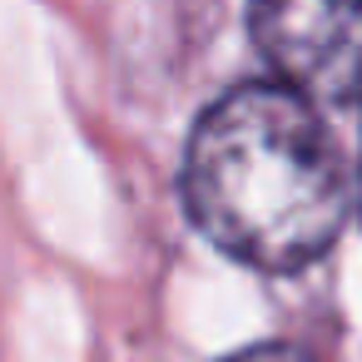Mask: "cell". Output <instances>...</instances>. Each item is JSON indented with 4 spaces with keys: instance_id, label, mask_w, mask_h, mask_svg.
<instances>
[{
    "instance_id": "277c9868",
    "label": "cell",
    "mask_w": 362,
    "mask_h": 362,
    "mask_svg": "<svg viewBox=\"0 0 362 362\" xmlns=\"http://www.w3.org/2000/svg\"><path fill=\"white\" fill-rule=\"evenodd\" d=\"M357 214H362V159H357Z\"/></svg>"
},
{
    "instance_id": "6da1fadb",
    "label": "cell",
    "mask_w": 362,
    "mask_h": 362,
    "mask_svg": "<svg viewBox=\"0 0 362 362\" xmlns=\"http://www.w3.org/2000/svg\"><path fill=\"white\" fill-rule=\"evenodd\" d=\"M184 204L228 258L258 273H298L342 233L352 174L313 100L253 80L199 115L184 154Z\"/></svg>"
},
{
    "instance_id": "3957f363",
    "label": "cell",
    "mask_w": 362,
    "mask_h": 362,
    "mask_svg": "<svg viewBox=\"0 0 362 362\" xmlns=\"http://www.w3.org/2000/svg\"><path fill=\"white\" fill-rule=\"evenodd\" d=\"M223 362H313L303 347H293V342H258V347H248V352H233V357H223Z\"/></svg>"
},
{
    "instance_id": "7a4b0ae2",
    "label": "cell",
    "mask_w": 362,
    "mask_h": 362,
    "mask_svg": "<svg viewBox=\"0 0 362 362\" xmlns=\"http://www.w3.org/2000/svg\"><path fill=\"white\" fill-rule=\"evenodd\" d=\"M248 35L278 85L313 105H362V0H248Z\"/></svg>"
}]
</instances>
